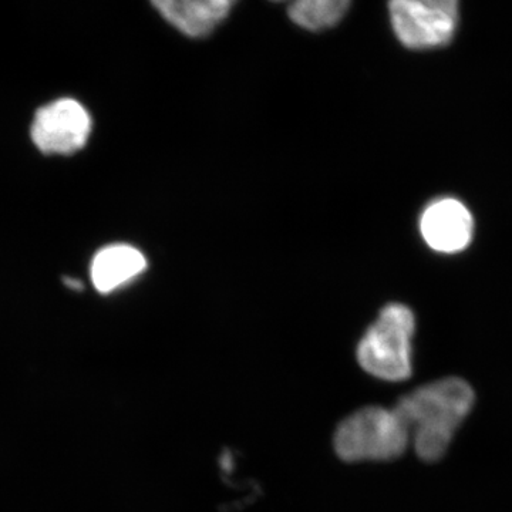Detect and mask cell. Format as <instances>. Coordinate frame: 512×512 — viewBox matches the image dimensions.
I'll return each instance as SVG.
<instances>
[{"label": "cell", "mask_w": 512, "mask_h": 512, "mask_svg": "<svg viewBox=\"0 0 512 512\" xmlns=\"http://www.w3.org/2000/svg\"><path fill=\"white\" fill-rule=\"evenodd\" d=\"M476 404L473 387L460 377H446L424 384L397 402L420 460L436 463L446 456L456 431Z\"/></svg>", "instance_id": "1"}, {"label": "cell", "mask_w": 512, "mask_h": 512, "mask_svg": "<svg viewBox=\"0 0 512 512\" xmlns=\"http://www.w3.org/2000/svg\"><path fill=\"white\" fill-rule=\"evenodd\" d=\"M413 312L392 303L380 312L357 346V362L369 375L384 382H404L413 372Z\"/></svg>", "instance_id": "2"}, {"label": "cell", "mask_w": 512, "mask_h": 512, "mask_svg": "<svg viewBox=\"0 0 512 512\" xmlns=\"http://www.w3.org/2000/svg\"><path fill=\"white\" fill-rule=\"evenodd\" d=\"M409 441L410 431L396 410L369 406L340 421L333 447L346 463L390 461L403 456Z\"/></svg>", "instance_id": "3"}, {"label": "cell", "mask_w": 512, "mask_h": 512, "mask_svg": "<svg viewBox=\"0 0 512 512\" xmlns=\"http://www.w3.org/2000/svg\"><path fill=\"white\" fill-rule=\"evenodd\" d=\"M389 15L394 35L403 46L436 49L456 35L458 0H389Z\"/></svg>", "instance_id": "4"}, {"label": "cell", "mask_w": 512, "mask_h": 512, "mask_svg": "<svg viewBox=\"0 0 512 512\" xmlns=\"http://www.w3.org/2000/svg\"><path fill=\"white\" fill-rule=\"evenodd\" d=\"M92 131L89 113L79 101H53L37 111L32 138L46 154H72L86 144Z\"/></svg>", "instance_id": "5"}, {"label": "cell", "mask_w": 512, "mask_h": 512, "mask_svg": "<svg viewBox=\"0 0 512 512\" xmlns=\"http://www.w3.org/2000/svg\"><path fill=\"white\" fill-rule=\"evenodd\" d=\"M420 232L433 251L457 254L464 251L473 239V215L456 198H440L427 205L421 214Z\"/></svg>", "instance_id": "6"}, {"label": "cell", "mask_w": 512, "mask_h": 512, "mask_svg": "<svg viewBox=\"0 0 512 512\" xmlns=\"http://www.w3.org/2000/svg\"><path fill=\"white\" fill-rule=\"evenodd\" d=\"M151 3L183 35L204 37L227 19L237 0H151Z\"/></svg>", "instance_id": "7"}, {"label": "cell", "mask_w": 512, "mask_h": 512, "mask_svg": "<svg viewBox=\"0 0 512 512\" xmlns=\"http://www.w3.org/2000/svg\"><path fill=\"white\" fill-rule=\"evenodd\" d=\"M147 259L137 248L126 244L111 245L94 256L92 281L101 293L116 291L146 271Z\"/></svg>", "instance_id": "8"}, {"label": "cell", "mask_w": 512, "mask_h": 512, "mask_svg": "<svg viewBox=\"0 0 512 512\" xmlns=\"http://www.w3.org/2000/svg\"><path fill=\"white\" fill-rule=\"evenodd\" d=\"M352 0H292L289 18L306 30L329 29L348 13Z\"/></svg>", "instance_id": "9"}, {"label": "cell", "mask_w": 512, "mask_h": 512, "mask_svg": "<svg viewBox=\"0 0 512 512\" xmlns=\"http://www.w3.org/2000/svg\"><path fill=\"white\" fill-rule=\"evenodd\" d=\"M276 2H281V0H276Z\"/></svg>", "instance_id": "10"}]
</instances>
